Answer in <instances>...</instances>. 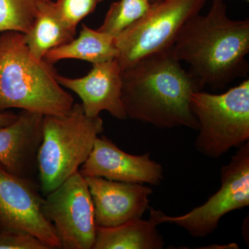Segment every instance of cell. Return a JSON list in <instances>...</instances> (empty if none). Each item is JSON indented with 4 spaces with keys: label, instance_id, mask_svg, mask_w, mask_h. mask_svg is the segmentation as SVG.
Here are the masks:
<instances>
[{
    "label": "cell",
    "instance_id": "ffe728a7",
    "mask_svg": "<svg viewBox=\"0 0 249 249\" xmlns=\"http://www.w3.org/2000/svg\"><path fill=\"white\" fill-rule=\"evenodd\" d=\"M0 249H49L35 236L27 232L2 231L0 232Z\"/></svg>",
    "mask_w": 249,
    "mask_h": 249
},
{
    "label": "cell",
    "instance_id": "ac0fdd59",
    "mask_svg": "<svg viewBox=\"0 0 249 249\" xmlns=\"http://www.w3.org/2000/svg\"><path fill=\"white\" fill-rule=\"evenodd\" d=\"M152 5L146 0H119L113 2L98 30L116 38L142 18Z\"/></svg>",
    "mask_w": 249,
    "mask_h": 249
},
{
    "label": "cell",
    "instance_id": "7a4b0ae2",
    "mask_svg": "<svg viewBox=\"0 0 249 249\" xmlns=\"http://www.w3.org/2000/svg\"><path fill=\"white\" fill-rule=\"evenodd\" d=\"M171 48L203 88L224 89L248 73L249 19H231L225 1L213 0L207 14L185 23Z\"/></svg>",
    "mask_w": 249,
    "mask_h": 249
},
{
    "label": "cell",
    "instance_id": "7402d4cb",
    "mask_svg": "<svg viewBox=\"0 0 249 249\" xmlns=\"http://www.w3.org/2000/svg\"><path fill=\"white\" fill-rule=\"evenodd\" d=\"M146 1L147 2L150 3V4H155L160 2L161 0H146Z\"/></svg>",
    "mask_w": 249,
    "mask_h": 249
},
{
    "label": "cell",
    "instance_id": "2e32d148",
    "mask_svg": "<svg viewBox=\"0 0 249 249\" xmlns=\"http://www.w3.org/2000/svg\"><path fill=\"white\" fill-rule=\"evenodd\" d=\"M118 55L115 37L83 24L77 38L49 51L44 60L53 65L65 59H78L94 65L114 60Z\"/></svg>",
    "mask_w": 249,
    "mask_h": 249
},
{
    "label": "cell",
    "instance_id": "d6986e66",
    "mask_svg": "<svg viewBox=\"0 0 249 249\" xmlns=\"http://www.w3.org/2000/svg\"><path fill=\"white\" fill-rule=\"evenodd\" d=\"M103 0H57L55 8L63 20L73 29L88 15L93 12Z\"/></svg>",
    "mask_w": 249,
    "mask_h": 249
},
{
    "label": "cell",
    "instance_id": "7c38bea8",
    "mask_svg": "<svg viewBox=\"0 0 249 249\" xmlns=\"http://www.w3.org/2000/svg\"><path fill=\"white\" fill-rule=\"evenodd\" d=\"M89 187L98 227H111L142 217L149 209L150 187L142 183L85 178Z\"/></svg>",
    "mask_w": 249,
    "mask_h": 249
},
{
    "label": "cell",
    "instance_id": "9c48e42d",
    "mask_svg": "<svg viewBox=\"0 0 249 249\" xmlns=\"http://www.w3.org/2000/svg\"><path fill=\"white\" fill-rule=\"evenodd\" d=\"M41 196L32 180L9 173L0 165V227L27 232L49 249H61L53 227L44 215Z\"/></svg>",
    "mask_w": 249,
    "mask_h": 249
},
{
    "label": "cell",
    "instance_id": "e0dca14e",
    "mask_svg": "<svg viewBox=\"0 0 249 249\" xmlns=\"http://www.w3.org/2000/svg\"><path fill=\"white\" fill-rule=\"evenodd\" d=\"M48 0H0V33L24 34L30 29L40 8Z\"/></svg>",
    "mask_w": 249,
    "mask_h": 249
},
{
    "label": "cell",
    "instance_id": "52a82bcc",
    "mask_svg": "<svg viewBox=\"0 0 249 249\" xmlns=\"http://www.w3.org/2000/svg\"><path fill=\"white\" fill-rule=\"evenodd\" d=\"M220 188L204 204L183 215L168 216L150 208V215L158 225L170 223L185 229L193 237L213 233L225 214L249 205V142L239 147L228 164L221 170Z\"/></svg>",
    "mask_w": 249,
    "mask_h": 249
},
{
    "label": "cell",
    "instance_id": "ba28073f",
    "mask_svg": "<svg viewBox=\"0 0 249 249\" xmlns=\"http://www.w3.org/2000/svg\"><path fill=\"white\" fill-rule=\"evenodd\" d=\"M46 196L42 211L53 226L61 249H92L96 224L84 177L76 172Z\"/></svg>",
    "mask_w": 249,
    "mask_h": 249
},
{
    "label": "cell",
    "instance_id": "3957f363",
    "mask_svg": "<svg viewBox=\"0 0 249 249\" xmlns=\"http://www.w3.org/2000/svg\"><path fill=\"white\" fill-rule=\"evenodd\" d=\"M74 100L62 89L52 64L34 58L23 34L0 36V112L17 108L43 116H62Z\"/></svg>",
    "mask_w": 249,
    "mask_h": 249
},
{
    "label": "cell",
    "instance_id": "30bf717a",
    "mask_svg": "<svg viewBox=\"0 0 249 249\" xmlns=\"http://www.w3.org/2000/svg\"><path fill=\"white\" fill-rule=\"evenodd\" d=\"M79 173L84 178L96 177L121 182L160 184L163 168L152 160L150 153L132 155L121 150L107 137H98Z\"/></svg>",
    "mask_w": 249,
    "mask_h": 249
},
{
    "label": "cell",
    "instance_id": "603a6c76",
    "mask_svg": "<svg viewBox=\"0 0 249 249\" xmlns=\"http://www.w3.org/2000/svg\"><path fill=\"white\" fill-rule=\"evenodd\" d=\"M246 1H249V0H246Z\"/></svg>",
    "mask_w": 249,
    "mask_h": 249
},
{
    "label": "cell",
    "instance_id": "9a60e30c",
    "mask_svg": "<svg viewBox=\"0 0 249 249\" xmlns=\"http://www.w3.org/2000/svg\"><path fill=\"white\" fill-rule=\"evenodd\" d=\"M76 29L69 26L58 14L55 2L48 0L40 8L35 20L26 34L24 43L31 55L44 60L46 54L74 38Z\"/></svg>",
    "mask_w": 249,
    "mask_h": 249
},
{
    "label": "cell",
    "instance_id": "6da1fadb",
    "mask_svg": "<svg viewBox=\"0 0 249 249\" xmlns=\"http://www.w3.org/2000/svg\"><path fill=\"white\" fill-rule=\"evenodd\" d=\"M181 62L170 47L123 70L121 99L127 118L160 128L199 129L191 100L204 88Z\"/></svg>",
    "mask_w": 249,
    "mask_h": 249
},
{
    "label": "cell",
    "instance_id": "5bb4252c",
    "mask_svg": "<svg viewBox=\"0 0 249 249\" xmlns=\"http://www.w3.org/2000/svg\"><path fill=\"white\" fill-rule=\"evenodd\" d=\"M157 226L152 215L148 220L136 218L116 227L96 226L92 249H163L164 240Z\"/></svg>",
    "mask_w": 249,
    "mask_h": 249
},
{
    "label": "cell",
    "instance_id": "277c9868",
    "mask_svg": "<svg viewBox=\"0 0 249 249\" xmlns=\"http://www.w3.org/2000/svg\"><path fill=\"white\" fill-rule=\"evenodd\" d=\"M104 130L103 119L89 117L81 104L62 116H44L37 155L40 189L48 194L79 171Z\"/></svg>",
    "mask_w": 249,
    "mask_h": 249
},
{
    "label": "cell",
    "instance_id": "8fae6325",
    "mask_svg": "<svg viewBox=\"0 0 249 249\" xmlns=\"http://www.w3.org/2000/svg\"><path fill=\"white\" fill-rule=\"evenodd\" d=\"M122 69L116 59L93 65L91 71L81 78H71L56 74L59 84L76 93L85 114L97 117L107 111L119 120L127 119L122 92Z\"/></svg>",
    "mask_w": 249,
    "mask_h": 249
},
{
    "label": "cell",
    "instance_id": "5b68a950",
    "mask_svg": "<svg viewBox=\"0 0 249 249\" xmlns=\"http://www.w3.org/2000/svg\"><path fill=\"white\" fill-rule=\"evenodd\" d=\"M191 103L199 124L195 146L203 155L218 159L249 142V80L220 94L196 91Z\"/></svg>",
    "mask_w": 249,
    "mask_h": 249
},
{
    "label": "cell",
    "instance_id": "44dd1931",
    "mask_svg": "<svg viewBox=\"0 0 249 249\" xmlns=\"http://www.w3.org/2000/svg\"><path fill=\"white\" fill-rule=\"evenodd\" d=\"M18 114L11 112H0V126L7 125L18 119Z\"/></svg>",
    "mask_w": 249,
    "mask_h": 249
},
{
    "label": "cell",
    "instance_id": "8992f818",
    "mask_svg": "<svg viewBox=\"0 0 249 249\" xmlns=\"http://www.w3.org/2000/svg\"><path fill=\"white\" fill-rule=\"evenodd\" d=\"M208 0H161L116 37L122 70L141 59L170 49L185 23L199 14Z\"/></svg>",
    "mask_w": 249,
    "mask_h": 249
},
{
    "label": "cell",
    "instance_id": "4fadbf2b",
    "mask_svg": "<svg viewBox=\"0 0 249 249\" xmlns=\"http://www.w3.org/2000/svg\"><path fill=\"white\" fill-rule=\"evenodd\" d=\"M43 115L22 110L12 124L0 126V165L9 173L31 179L37 169Z\"/></svg>",
    "mask_w": 249,
    "mask_h": 249
}]
</instances>
